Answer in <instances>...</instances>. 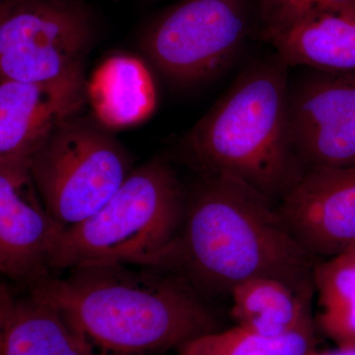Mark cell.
Wrapping results in <instances>:
<instances>
[{"label":"cell","mask_w":355,"mask_h":355,"mask_svg":"<svg viewBox=\"0 0 355 355\" xmlns=\"http://www.w3.org/2000/svg\"><path fill=\"white\" fill-rule=\"evenodd\" d=\"M130 266H74L29 292L57 311L83 355H150L214 331V316L186 279Z\"/></svg>","instance_id":"6da1fadb"},{"label":"cell","mask_w":355,"mask_h":355,"mask_svg":"<svg viewBox=\"0 0 355 355\" xmlns=\"http://www.w3.org/2000/svg\"><path fill=\"white\" fill-rule=\"evenodd\" d=\"M67 1H84V2H85V0H67Z\"/></svg>","instance_id":"ffe728a7"},{"label":"cell","mask_w":355,"mask_h":355,"mask_svg":"<svg viewBox=\"0 0 355 355\" xmlns=\"http://www.w3.org/2000/svg\"><path fill=\"white\" fill-rule=\"evenodd\" d=\"M257 30V0H179L144 26L139 48L166 80L191 87L222 76Z\"/></svg>","instance_id":"5b68a950"},{"label":"cell","mask_w":355,"mask_h":355,"mask_svg":"<svg viewBox=\"0 0 355 355\" xmlns=\"http://www.w3.org/2000/svg\"><path fill=\"white\" fill-rule=\"evenodd\" d=\"M265 42L287 67L355 72V8L312 14Z\"/></svg>","instance_id":"7c38bea8"},{"label":"cell","mask_w":355,"mask_h":355,"mask_svg":"<svg viewBox=\"0 0 355 355\" xmlns=\"http://www.w3.org/2000/svg\"><path fill=\"white\" fill-rule=\"evenodd\" d=\"M86 96V79L0 81V160L31 157L58 123L80 113Z\"/></svg>","instance_id":"8fae6325"},{"label":"cell","mask_w":355,"mask_h":355,"mask_svg":"<svg viewBox=\"0 0 355 355\" xmlns=\"http://www.w3.org/2000/svg\"><path fill=\"white\" fill-rule=\"evenodd\" d=\"M307 355H355V345H343L338 349L327 350V352H317L316 349Z\"/></svg>","instance_id":"d6986e66"},{"label":"cell","mask_w":355,"mask_h":355,"mask_svg":"<svg viewBox=\"0 0 355 355\" xmlns=\"http://www.w3.org/2000/svg\"><path fill=\"white\" fill-rule=\"evenodd\" d=\"M99 23L84 1L4 0L0 81L51 83L85 78Z\"/></svg>","instance_id":"52a82bcc"},{"label":"cell","mask_w":355,"mask_h":355,"mask_svg":"<svg viewBox=\"0 0 355 355\" xmlns=\"http://www.w3.org/2000/svg\"><path fill=\"white\" fill-rule=\"evenodd\" d=\"M187 198L176 173L163 159L133 168L101 209L64 229L53 270L101 263L171 268Z\"/></svg>","instance_id":"277c9868"},{"label":"cell","mask_w":355,"mask_h":355,"mask_svg":"<svg viewBox=\"0 0 355 355\" xmlns=\"http://www.w3.org/2000/svg\"><path fill=\"white\" fill-rule=\"evenodd\" d=\"M288 69L277 53L250 62L184 135L182 149L200 174L234 177L277 205L299 183Z\"/></svg>","instance_id":"3957f363"},{"label":"cell","mask_w":355,"mask_h":355,"mask_svg":"<svg viewBox=\"0 0 355 355\" xmlns=\"http://www.w3.org/2000/svg\"><path fill=\"white\" fill-rule=\"evenodd\" d=\"M29 166L44 205L64 228L101 209L135 168L123 144L80 113L51 130Z\"/></svg>","instance_id":"8992f818"},{"label":"cell","mask_w":355,"mask_h":355,"mask_svg":"<svg viewBox=\"0 0 355 355\" xmlns=\"http://www.w3.org/2000/svg\"><path fill=\"white\" fill-rule=\"evenodd\" d=\"M231 315L238 326L266 336H282L314 328L312 297L270 277L248 279L233 287Z\"/></svg>","instance_id":"5bb4252c"},{"label":"cell","mask_w":355,"mask_h":355,"mask_svg":"<svg viewBox=\"0 0 355 355\" xmlns=\"http://www.w3.org/2000/svg\"><path fill=\"white\" fill-rule=\"evenodd\" d=\"M317 263L292 235L277 203L234 177L205 174L187 198L170 268L210 293L270 277L313 297Z\"/></svg>","instance_id":"7a4b0ae2"},{"label":"cell","mask_w":355,"mask_h":355,"mask_svg":"<svg viewBox=\"0 0 355 355\" xmlns=\"http://www.w3.org/2000/svg\"><path fill=\"white\" fill-rule=\"evenodd\" d=\"M64 229L44 205L29 159L0 160V273L29 286L51 277Z\"/></svg>","instance_id":"9c48e42d"},{"label":"cell","mask_w":355,"mask_h":355,"mask_svg":"<svg viewBox=\"0 0 355 355\" xmlns=\"http://www.w3.org/2000/svg\"><path fill=\"white\" fill-rule=\"evenodd\" d=\"M355 8V0H257V26L263 41L312 14Z\"/></svg>","instance_id":"ac0fdd59"},{"label":"cell","mask_w":355,"mask_h":355,"mask_svg":"<svg viewBox=\"0 0 355 355\" xmlns=\"http://www.w3.org/2000/svg\"><path fill=\"white\" fill-rule=\"evenodd\" d=\"M4 0H0V8H1L2 3H3Z\"/></svg>","instance_id":"44dd1931"},{"label":"cell","mask_w":355,"mask_h":355,"mask_svg":"<svg viewBox=\"0 0 355 355\" xmlns=\"http://www.w3.org/2000/svg\"><path fill=\"white\" fill-rule=\"evenodd\" d=\"M277 207L315 260L355 247V167L308 170Z\"/></svg>","instance_id":"30bf717a"},{"label":"cell","mask_w":355,"mask_h":355,"mask_svg":"<svg viewBox=\"0 0 355 355\" xmlns=\"http://www.w3.org/2000/svg\"><path fill=\"white\" fill-rule=\"evenodd\" d=\"M292 146L304 172L355 167V72L314 70L289 93Z\"/></svg>","instance_id":"ba28073f"},{"label":"cell","mask_w":355,"mask_h":355,"mask_svg":"<svg viewBox=\"0 0 355 355\" xmlns=\"http://www.w3.org/2000/svg\"><path fill=\"white\" fill-rule=\"evenodd\" d=\"M322 331L338 345H355V247L318 261L313 270Z\"/></svg>","instance_id":"2e32d148"},{"label":"cell","mask_w":355,"mask_h":355,"mask_svg":"<svg viewBox=\"0 0 355 355\" xmlns=\"http://www.w3.org/2000/svg\"><path fill=\"white\" fill-rule=\"evenodd\" d=\"M0 355H83L78 340L50 305L0 284Z\"/></svg>","instance_id":"4fadbf2b"},{"label":"cell","mask_w":355,"mask_h":355,"mask_svg":"<svg viewBox=\"0 0 355 355\" xmlns=\"http://www.w3.org/2000/svg\"><path fill=\"white\" fill-rule=\"evenodd\" d=\"M314 328L266 336L241 326L210 331L178 347L179 355H307L315 350Z\"/></svg>","instance_id":"e0dca14e"},{"label":"cell","mask_w":355,"mask_h":355,"mask_svg":"<svg viewBox=\"0 0 355 355\" xmlns=\"http://www.w3.org/2000/svg\"><path fill=\"white\" fill-rule=\"evenodd\" d=\"M93 100L103 121L128 125L146 118L156 103L153 79L135 58L116 57L103 67L92 86Z\"/></svg>","instance_id":"9a60e30c"}]
</instances>
